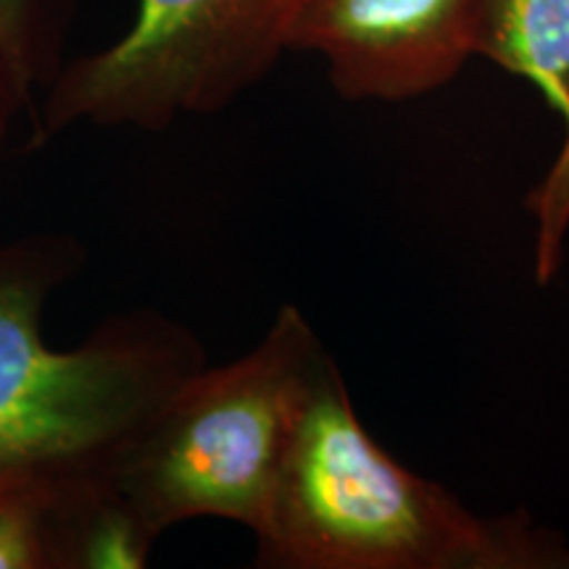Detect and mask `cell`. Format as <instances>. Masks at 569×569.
I'll use <instances>...</instances> for the list:
<instances>
[{
    "label": "cell",
    "mask_w": 569,
    "mask_h": 569,
    "mask_svg": "<svg viewBox=\"0 0 569 569\" xmlns=\"http://www.w3.org/2000/svg\"><path fill=\"white\" fill-rule=\"evenodd\" d=\"M469 0H298L290 51L327 63L348 101L430 96L472 59Z\"/></svg>",
    "instance_id": "obj_5"
},
{
    "label": "cell",
    "mask_w": 569,
    "mask_h": 569,
    "mask_svg": "<svg viewBox=\"0 0 569 569\" xmlns=\"http://www.w3.org/2000/svg\"><path fill=\"white\" fill-rule=\"evenodd\" d=\"M467 46L530 82L569 122V0H469Z\"/></svg>",
    "instance_id": "obj_7"
},
{
    "label": "cell",
    "mask_w": 569,
    "mask_h": 569,
    "mask_svg": "<svg viewBox=\"0 0 569 569\" xmlns=\"http://www.w3.org/2000/svg\"><path fill=\"white\" fill-rule=\"evenodd\" d=\"M298 0H138L132 27L56 71L34 146L77 124L167 130L238 101L290 51Z\"/></svg>",
    "instance_id": "obj_4"
},
{
    "label": "cell",
    "mask_w": 569,
    "mask_h": 569,
    "mask_svg": "<svg viewBox=\"0 0 569 569\" xmlns=\"http://www.w3.org/2000/svg\"><path fill=\"white\" fill-rule=\"evenodd\" d=\"M561 146L543 182L532 190L528 209L536 219V280L549 284L559 274L569 232V122Z\"/></svg>",
    "instance_id": "obj_8"
},
{
    "label": "cell",
    "mask_w": 569,
    "mask_h": 569,
    "mask_svg": "<svg viewBox=\"0 0 569 569\" xmlns=\"http://www.w3.org/2000/svg\"><path fill=\"white\" fill-rule=\"evenodd\" d=\"M106 488L109 478L0 482V569H84Z\"/></svg>",
    "instance_id": "obj_6"
},
{
    "label": "cell",
    "mask_w": 569,
    "mask_h": 569,
    "mask_svg": "<svg viewBox=\"0 0 569 569\" xmlns=\"http://www.w3.org/2000/svg\"><path fill=\"white\" fill-rule=\"evenodd\" d=\"M42 6L46 0H0V63L24 103H30L34 82H40L48 69Z\"/></svg>",
    "instance_id": "obj_9"
},
{
    "label": "cell",
    "mask_w": 569,
    "mask_h": 569,
    "mask_svg": "<svg viewBox=\"0 0 569 569\" xmlns=\"http://www.w3.org/2000/svg\"><path fill=\"white\" fill-rule=\"evenodd\" d=\"M63 234L0 243V482L96 480L182 377L198 340L153 311L111 319L69 351L42 336L48 298L80 267Z\"/></svg>",
    "instance_id": "obj_2"
},
{
    "label": "cell",
    "mask_w": 569,
    "mask_h": 569,
    "mask_svg": "<svg viewBox=\"0 0 569 569\" xmlns=\"http://www.w3.org/2000/svg\"><path fill=\"white\" fill-rule=\"evenodd\" d=\"M21 106H27L24 98L19 96L17 84L11 82L9 71H6L3 63H0V153H3L6 140H9L11 122H13V117H17V111L21 109Z\"/></svg>",
    "instance_id": "obj_10"
},
{
    "label": "cell",
    "mask_w": 569,
    "mask_h": 569,
    "mask_svg": "<svg viewBox=\"0 0 569 569\" xmlns=\"http://www.w3.org/2000/svg\"><path fill=\"white\" fill-rule=\"evenodd\" d=\"M272 569H569V546L530 517H482L390 457L322 351L253 530Z\"/></svg>",
    "instance_id": "obj_1"
},
{
    "label": "cell",
    "mask_w": 569,
    "mask_h": 569,
    "mask_svg": "<svg viewBox=\"0 0 569 569\" xmlns=\"http://www.w3.org/2000/svg\"><path fill=\"white\" fill-rule=\"evenodd\" d=\"M325 348L296 306H282L261 343L222 367H198L127 440L109 480L159 540L190 519L256 530Z\"/></svg>",
    "instance_id": "obj_3"
}]
</instances>
